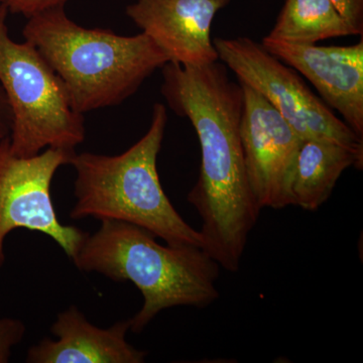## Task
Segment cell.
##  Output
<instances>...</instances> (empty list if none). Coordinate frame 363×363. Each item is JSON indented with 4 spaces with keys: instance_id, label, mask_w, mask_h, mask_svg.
I'll use <instances>...</instances> for the list:
<instances>
[{
    "instance_id": "cell-1",
    "label": "cell",
    "mask_w": 363,
    "mask_h": 363,
    "mask_svg": "<svg viewBox=\"0 0 363 363\" xmlns=\"http://www.w3.org/2000/svg\"><path fill=\"white\" fill-rule=\"evenodd\" d=\"M161 92L177 116L192 123L201 166L188 202L202 219L203 250L227 272L240 271L262 210L250 190L240 138L243 91L224 64L162 68Z\"/></svg>"
},
{
    "instance_id": "cell-2",
    "label": "cell",
    "mask_w": 363,
    "mask_h": 363,
    "mask_svg": "<svg viewBox=\"0 0 363 363\" xmlns=\"http://www.w3.org/2000/svg\"><path fill=\"white\" fill-rule=\"evenodd\" d=\"M23 35L56 72L72 107L83 116L123 104L169 62L145 33L86 28L67 16L65 7L28 18Z\"/></svg>"
},
{
    "instance_id": "cell-3",
    "label": "cell",
    "mask_w": 363,
    "mask_h": 363,
    "mask_svg": "<svg viewBox=\"0 0 363 363\" xmlns=\"http://www.w3.org/2000/svg\"><path fill=\"white\" fill-rule=\"evenodd\" d=\"M142 227L102 220L88 234L74 264L116 281H130L143 296L140 311L130 319V330L142 332L162 310L178 306L205 308L219 298L220 266L202 248L157 243Z\"/></svg>"
},
{
    "instance_id": "cell-4",
    "label": "cell",
    "mask_w": 363,
    "mask_h": 363,
    "mask_svg": "<svg viewBox=\"0 0 363 363\" xmlns=\"http://www.w3.org/2000/svg\"><path fill=\"white\" fill-rule=\"evenodd\" d=\"M167 123V107L156 104L149 130L123 154L75 152L70 162L76 173L73 220L93 217L126 222L150 231L167 245L203 250L202 234L182 218L160 181L157 156Z\"/></svg>"
},
{
    "instance_id": "cell-5",
    "label": "cell",
    "mask_w": 363,
    "mask_h": 363,
    "mask_svg": "<svg viewBox=\"0 0 363 363\" xmlns=\"http://www.w3.org/2000/svg\"><path fill=\"white\" fill-rule=\"evenodd\" d=\"M0 6V86L11 107L9 147L16 156H35L45 149L75 152L84 143L85 118L72 107L61 79L28 40L16 42Z\"/></svg>"
},
{
    "instance_id": "cell-6",
    "label": "cell",
    "mask_w": 363,
    "mask_h": 363,
    "mask_svg": "<svg viewBox=\"0 0 363 363\" xmlns=\"http://www.w3.org/2000/svg\"><path fill=\"white\" fill-rule=\"evenodd\" d=\"M236 79L266 98L302 140H325L363 149V140L317 96L297 71L250 38L213 40Z\"/></svg>"
},
{
    "instance_id": "cell-7",
    "label": "cell",
    "mask_w": 363,
    "mask_h": 363,
    "mask_svg": "<svg viewBox=\"0 0 363 363\" xmlns=\"http://www.w3.org/2000/svg\"><path fill=\"white\" fill-rule=\"evenodd\" d=\"M76 152L45 149L35 156H16L9 138L0 143V269L6 264L4 243L18 229L45 234L73 259L87 233L59 220L52 183L61 167L70 164Z\"/></svg>"
},
{
    "instance_id": "cell-8",
    "label": "cell",
    "mask_w": 363,
    "mask_h": 363,
    "mask_svg": "<svg viewBox=\"0 0 363 363\" xmlns=\"http://www.w3.org/2000/svg\"><path fill=\"white\" fill-rule=\"evenodd\" d=\"M240 83L243 91L241 145L255 202L260 210L293 206L294 169L303 140L266 98Z\"/></svg>"
},
{
    "instance_id": "cell-9",
    "label": "cell",
    "mask_w": 363,
    "mask_h": 363,
    "mask_svg": "<svg viewBox=\"0 0 363 363\" xmlns=\"http://www.w3.org/2000/svg\"><path fill=\"white\" fill-rule=\"evenodd\" d=\"M262 47L304 76L329 108L363 140V40L351 45H295L264 38Z\"/></svg>"
},
{
    "instance_id": "cell-10",
    "label": "cell",
    "mask_w": 363,
    "mask_h": 363,
    "mask_svg": "<svg viewBox=\"0 0 363 363\" xmlns=\"http://www.w3.org/2000/svg\"><path fill=\"white\" fill-rule=\"evenodd\" d=\"M230 0H135L128 18L149 35L172 63L201 67L218 61L211 39L217 13Z\"/></svg>"
},
{
    "instance_id": "cell-11",
    "label": "cell",
    "mask_w": 363,
    "mask_h": 363,
    "mask_svg": "<svg viewBox=\"0 0 363 363\" xmlns=\"http://www.w3.org/2000/svg\"><path fill=\"white\" fill-rule=\"evenodd\" d=\"M130 319L99 328L73 305L51 326L57 340L45 338L28 350V363H142L147 353L126 340Z\"/></svg>"
},
{
    "instance_id": "cell-12",
    "label": "cell",
    "mask_w": 363,
    "mask_h": 363,
    "mask_svg": "<svg viewBox=\"0 0 363 363\" xmlns=\"http://www.w3.org/2000/svg\"><path fill=\"white\" fill-rule=\"evenodd\" d=\"M363 149L325 140H303L292 181L293 206L316 211L329 198L348 168L362 169Z\"/></svg>"
},
{
    "instance_id": "cell-13",
    "label": "cell",
    "mask_w": 363,
    "mask_h": 363,
    "mask_svg": "<svg viewBox=\"0 0 363 363\" xmlns=\"http://www.w3.org/2000/svg\"><path fill=\"white\" fill-rule=\"evenodd\" d=\"M358 35L331 0H286L267 39L295 45Z\"/></svg>"
},
{
    "instance_id": "cell-14",
    "label": "cell",
    "mask_w": 363,
    "mask_h": 363,
    "mask_svg": "<svg viewBox=\"0 0 363 363\" xmlns=\"http://www.w3.org/2000/svg\"><path fill=\"white\" fill-rule=\"evenodd\" d=\"M26 327L16 318H0V363L11 360L13 348L25 337Z\"/></svg>"
},
{
    "instance_id": "cell-15",
    "label": "cell",
    "mask_w": 363,
    "mask_h": 363,
    "mask_svg": "<svg viewBox=\"0 0 363 363\" xmlns=\"http://www.w3.org/2000/svg\"><path fill=\"white\" fill-rule=\"evenodd\" d=\"M69 0H0V6L6 7L9 13L21 14L30 18L38 14L65 7Z\"/></svg>"
},
{
    "instance_id": "cell-16",
    "label": "cell",
    "mask_w": 363,
    "mask_h": 363,
    "mask_svg": "<svg viewBox=\"0 0 363 363\" xmlns=\"http://www.w3.org/2000/svg\"><path fill=\"white\" fill-rule=\"evenodd\" d=\"M341 16L355 30L358 35L363 33V0H331Z\"/></svg>"
},
{
    "instance_id": "cell-17",
    "label": "cell",
    "mask_w": 363,
    "mask_h": 363,
    "mask_svg": "<svg viewBox=\"0 0 363 363\" xmlns=\"http://www.w3.org/2000/svg\"><path fill=\"white\" fill-rule=\"evenodd\" d=\"M13 126V116L4 91L0 86V143L9 138Z\"/></svg>"
}]
</instances>
